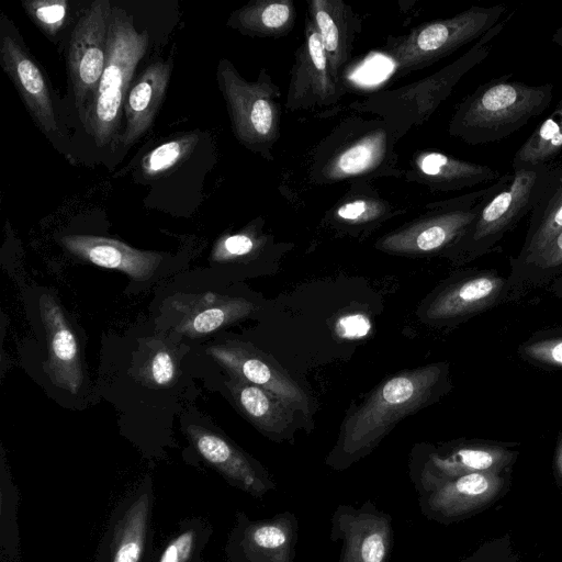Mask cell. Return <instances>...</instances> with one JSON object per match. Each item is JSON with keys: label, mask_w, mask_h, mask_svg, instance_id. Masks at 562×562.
Returning <instances> with one entry per match:
<instances>
[{"label": "cell", "mask_w": 562, "mask_h": 562, "mask_svg": "<svg viewBox=\"0 0 562 562\" xmlns=\"http://www.w3.org/2000/svg\"><path fill=\"white\" fill-rule=\"evenodd\" d=\"M447 375V366L439 363L387 379L346 419L326 465L341 471L368 456L401 419L442 393Z\"/></svg>", "instance_id": "1"}, {"label": "cell", "mask_w": 562, "mask_h": 562, "mask_svg": "<svg viewBox=\"0 0 562 562\" xmlns=\"http://www.w3.org/2000/svg\"><path fill=\"white\" fill-rule=\"evenodd\" d=\"M553 91L552 83L531 86L509 75L490 79L458 104L449 134L470 145L502 140L541 115Z\"/></svg>", "instance_id": "2"}, {"label": "cell", "mask_w": 562, "mask_h": 562, "mask_svg": "<svg viewBox=\"0 0 562 562\" xmlns=\"http://www.w3.org/2000/svg\"><path fill=\"white\" fill-rule=\"evenodd\" d=\"M148 43L146 30L138 32L125 11L112 9L105 67L92 99L79 116L86 132L99 147L109 144L115 147L121 142L124 101Z\"/></svg>", "instance_id": "3"}, {"label": "cell", "mask_w": 562, "mask_h": 562, "mask_svg": "<svg viewBox=\"0 0 562 562\" xmlns=\"http://www.w3.org/2000/svg\"><path fill=\"white\" fill-rule=\"evenodd\" d=\"M515 15L510 12L474 45L428 77L401 88L383 90L363 101L352 104L353 109L381 115L385 123L402 137L413 126L424 124L435 110L451 94L461 78L490 55L493 40Z\"/></svg>", "instance_id": "4"}, {"label": "cell", "mask_w": 562, "mask_h": 562, "mask_svg": "<svg viewBox=\"0 0 562 562\" xmlns=\"http://www.w3.org/2000/svg\"><path fill=\"white\" fill-rule=\"evenodd\" d=\"M507 9L506 4L472 5L453 16L423 23L406 35L391 38L384 53L392 59L397 76L420 70L479 41Z\"/></svg>", "instance_id": "5"}, {"label": "cell", "mask_w": 562, "mask_h": 562, "mask_svg": "<svg viewBox=\"0 0 562 562\" xmlns=\"http://www.w3.org/2000/svg\"><path fill=\"white\" fill-rule=\"evenodd\" d=\"M216 75L236 138L271 159L270 151L280 136V88L266 69L256 81H247L226 59L218 63Z\"/></svg>", "instance_id": "6"}, {"label": "cell", "mask_w": 562, "mask_h": 562, "mask_svg": "<svg viewBox=\"0 0 562 562\" xmlns=\"http://www.w3.org/2000/svg\"><path fill=\"white\" fill-rule=\"evenodd\" d=\"M513 171L476 191L431 204L432 211L382 237L376 247L400 255H423L449 249L465 233L484 203L503 189Z\"/></svg>", "instance_id": "7"}, {"label": "cell", "mask_w": 562, "mask_h": 562, "mask_svg": "<svg viewBox=\"0 0 562 562\" xmlns=\"http://www.w3.org/2000/svg\"><path fill=\"white\" fill-rule=\"evenodd\" d=\"M548 168L513 169L510 181L484 203L465 233L448 249L451 257L465 262L493 251L530 213L538 182Z\"/></svg>", "instance_id": "8"}, {"label": "cell", "mask_w": 562, "mask_h": 562, "mask_svg": "<svg viewBox=\"0 0 562 562\" xmlns=\"http://www.w3.org/2000/svg\"><path fill=\"white\" fill-rule=\"evenodd\" d=\"M155 493L149 476L128 492L110 516L94 562H145L150 552Z\"/></svg>", "instance_id": "9"}, {"label": "cell", "mask_w": 562, "mask_h": 562, "mask_svg": "<svg viewBox=\"0 0 562 562\" xmlns=\"http://www.w3.org/2000/svg\"><path fill=\"white\" fill-rule=\"evenodd\" d=\"M112 9L108 0L93 1L71 33L67 65L79 116L92 99L105 67Z\"/></svg>", "instance_id": "10"}, {"label": "cell", "mask_w": 562, "mask_h": 562, "mask_svg": "<svg viewBox=\"0 0 562 562\" xmlns=\"http://www.w3.org/2000/svg\"><path fill=\"white\" fill-rule=\"evenodd\" d=\"M329 539L341 541L338 562H389L394 546L393 520L370 499L359 507L340 504L330 517Z\"/></svg>", "instance_id": "11"}, {"label": "cell", "mask_w": 562, "mask_h": 562, "mask_svg": "<svg viewBox=\"0 0 562 562\" xmlns=\"http://www.w3.org/2000/svg\"><path fill=\"white\" fill-rule=\"evenodd\" d=\"M299 520L292 512L251 519L237 512L225 544L227 562H295Z\"/></svg>", "instance_id": "12"}, {"label": "cell", "mask_w": 562, "mask_h": 562, "mask_svg": "<svg viewBox=\"0 0 562 562\" xmlns=\"http://www.w3.org/2000/svg\"><path fill=\"white\" fill-rule=\"evenodd\" d=\"M346 92L330 72L319 34L307 16L304 40L295 52L286 94L289 111L336 105Z\"/></svg>", "instance_id": "13"}, {"label": "cell", "mask_w": 562, "mask_h": 562, "mask_svg": "<svg viewBox=\"0 0 562 562\" xmlns=\"http://www.w3.org/2000/svg\"><path fill=\"white\" fill-rule=\"evenodd\" d=\"M186 434L198 456L232 486L258 499L276 490L268 470L223 435L196 424Z\"/></svg>", "instance_id": "14"}, {"label": "cell", "mask_w": 562, "mask_h": 562, "mask_svg": "<svg viewBox=\"0 0 562 562\" xmlns=\"http://www.w3.org/2000/svg\"><path fill=\"white\" fill-rule=\"evenodd\" d=\"M400 137L384 122L374 128L344 142L337 149L315 165L312 176L317 182L333 183L356 177L380 176L393 167V143Z\"/></svg>", "instance_id": "15"}, {"label": "cell", "mask_w": 562, "mask_h": 562, "mask_svg": "<svg viewBox=\"0 0 562 562\" xmlns=\"http://www.w3.org/2000/svg\"><path fill=\"white\" fill-rule=\"evenodd\" d=\"M507 278L495 270H477L445 285L426 308L427 321L457 323L506 303Z\"/></svg>", "instance_id": "16"}, {"label": "cell", "mask_w": 562, "mask_h": 562, "mask_svg": "<svg viewBox=\"0 0 562 562\" xmlns=\"http://www.w3.org/2000/svg\"><path fill=\"white\" fill-rule=\"evenodd\" d=\"M0 64L14 83L35 124L46 134L56 133V114L44 74L20 38L3 22Z\"/></svg>", "instance_id": "17"}, {"label": "cell", "mask_w": 562, "mask_h": 562, "mask_svg": "<svg viewBox=\"0 0 562 562\" xmlns=\"http://www.w3.org/2000/svg\"><path fill=\"white\" fill-rule=\"evenodd\" d=\"M206 352L232 375L262 387L289 407L308 412V401L303 390L251 346L228 340L209 347Z\"/></svg>", "instance_id": "18"}, {"label": "cell", "mask_w": 562, "mask_h": 562, "mask_svg": "<svg viewBox=\"0 0 562 562\" xmlns=\"http://www.w3.org/2000/svg\"><path fill=\"white\" fill-rule=\"evenodd\" d=\"M167 307L173 331L192 339L213 334L255 311V305L243 297L213 292L176 294Z\"/></svg>", "instance_id": "19"}, {"label": "cell", "mask_w": 562, "mask_h": 562, "mask_svg": "<svg viewBox=\"0 0 562 562\" xmlns=\"http://www.w3.org/2000/svg\"><path fill=\"white\" fill-rule=\"evenodd\" d=\"M38 306L47 340L46 370L49 379L58 387L76 394L83 382L76 335L54 296L43 294Z\"/></svg>", "instance_id": "20"}, {"label": "cell", "mask_w": 562, "mask_h": 562, "mask_svg": "<svg viewBox=\"0 0 562 562\" xmlns=\"http://www.w3.org/2000/svg\"><path fill=\"white\" fill-rule=\"evenodd\" d=\"M63 247L98 267L124 272L136 280L150 278L162 260L161 254L136 249L121 240L92 235H65Z\"/></svg>", "instance_id": "21"}, {"label": "cell", "mask_w": 562, "mask_h": 562, "mask_svg": "<svg viewBox=\"0 0 562 562\" xmlns=\"http://www.w3.org/2000/svg\"><path fill=\"white\" fill-rule=\"evenodd\" d=\"M307 16L316 27L326 53L333 78L340 81L344 67L351 59L361 21L341 0H310Z\"/></svg>", "instance_id": "22"}, {"label": "cell", "mask_w": 562, "mask_h": 562, "mask_svg": "<svg viewBox=\"0 0 562 562\" xmlns=\"http://www.w3.org/2000/svg\"><path fill=\"white\" fill-rule=\"evenodd\" d=\"M501 177L502 173L491 166L431 150L418 153L407 173V179L423 183L432 191L442 192L493 183Z\"/></svg>", "instance_id": "23"}, {"label": "cell", "mask_w": 562, "mask_h": 562, "mask_svg": "<svg viewBox=\"0 0 562 562\" xmlns=\"http://www.w3.org/2000/svg\"><path fill=\"white\" fill-rule=\"evenodd\" d=\"M562 229V162L541 176L529 213V224L520 251L510 259L515 269L538 252Z\"/></svg>", "instance_id": "24"}, {"label": "cell", "mask_w": 562, "mask_h": 562, "mask_svg": "<svg viewBox=\"0 0 562 562\" xmlns=\"http://www.w3.org/2000/svg\"><path fill=\"white\" fill-rule=\"evenodd\" d=\"M172 63L157 59L130 87L125 101V127L121 143L135 144L153 125L165 98Z\"/></svg>", "instance_id": "25"}, {"label": "cell", "mask_w": 562, "mask_h": 562, "mask_svg": "<svg viewBox=\"0 0 562 562\" xmlns=\"http://www.w3.org/2000/svg\"><path fill=\"white\" fill-rule=\"evenodd\" d=\"M225 384L240 411L258 429L273 440L286 438L292 418L285 403L262 387L232 374Z\"/></svg>", "instance_id": "26"}, {"label": "cell", "mask_w": 562, "mask_h": 562, "mask_svg": "<svg viewBox=\"0 0 562 562\" xmlns=\"http://www.w3.org/2000/svg\"><path fill=\"white\" fill-rule=\"evenodd\" d=\"M562 274V229L507 277L506 303L547 288Z\"/></svg>", "instance_id": "27"}, {"label": "cell", "mask_w": 562, "mask_h": 562, "mask_svg": "<svg viewBox=\"0 0 562 562\" xmlns=\"http://www.w3.org/2000/svg\"><path fill=\"white\" fill-rule=\"evenodd\" d=\"M295 19L291 0H256L236 10L229 24L246 35L279 37L293 29Z\"/></svg>", "instance_id": "28"}, {"label": "cell", "mask_w": 562, "mask_h": 562, "mask_svg": "<svg viewBox=\"0 0 562 562\" xmlns=\"http://www.w3.org/2000/svg\"><path fill=\"white\" fill-rule=\"evenodd\" d=\"M562 153V95L547 116L516 150L513 169L549 167Z\"/></svg>", "instance_id": "29"}, {"label": "cell", "mask_w": 562, "mask_h": 562, "mask_svg": "<svg viewBox=\"0 0 562 562\" xmlns=\"http://www.w3.org/2000/svg\"><path fill=\"white\" fill-rule=\"evenodd\" d=\"M212 535L213 527L206 518H184L165 543L155 562H201Z\"/></svg>", "instance_id": "30"}, {"label": "cell", "mask_w": 562, "mask_h": 562, "mask_svg": "<svg viewBox=\"0 0 562 562\" xmlns=\"http://www.w3.org/2000/svg\"><path fill=\"white\" fill-rule=\"evenodd\" d=\"M0 562L20 561L19 490L2 469L0 483Z\"/></svg>", "instance_id": "31"}, {"label": "cell", "mask_w": 562, "mask_h": 562, "mask_svg": "<svg viewBox=\"0 0 562 562\" xmlns=\"http://www.w3.org/2000/svg\"><path fill=\"white\" fill-rule=\"evenodd\" d=\"M196 142L198 136L191 133L157 146L144 157V175L155 178L168 172L190 155Z\"/></svg>", "instance_id": "32"}, {"label": "cell", "mask_w": 562, "mask_h": 562, "mask_svg": "<svg viewBox=\"0 0 562 562\" xmlns=\"http://www.w3.org/2000/svg\"><path fill=\"white\" fill-rule=\"evenodd\" d=\"M148 347L139 367L140 380L153 386H168L177 374L175 356L160 340H150Z\"/></svg>", "instance_id": "33"}, {"label": "cell", "mask_w": 562, "mask_h": 562, "mask_svg": "<svg viewBox=\"0 0 562 562\" xmlns=\"http://www.w3.org/2000/svg\"><path fill=\"white\" fill-rule=\"evenodd\" d=\"M518 352L531 363L562 369V333L537 334L521 344Z\"/></svg>", "instance_id": "34"}, {"label": "cell", "mask_w": 562, "mask_h": 562, "mask_svg": "<svg viewBox=\"0 0 562 562\" xmlns=\"http://www.w3.org/2000/svg\"><path fill=\"white\" fill-rule=\"evenodd\" d=\"M387 213H390V206L382 200L359 196L337 206L333 217L340 223L360 225L380 220Z\"/></svg>", "instance_id": "35"}, {"label": "cell", "mask_w": 562, "mask_h": 562, "mask_svg": "<svg viewBox=\"0 0 562 562\" xmlns=\"http://www.w3.org/2000/svg\"><path fill=\"white\" fill-rule=\"evenodd\" d=\"M23 8L32 21L47 35H56L66 21L68 3L65 0L23 1Z\"/></svg>", "instance_id": "36"}, {"label": "cell", "mask_w": 562, "mask_h": 562, "mask_svg": "<svg viewBox=\"0 0 562 562\" xmlns=\"http://www.w3.org/2000/svg\"><path fill=\"white\" fill-rule=\"evenodd\" d=\"M259 247V240L250 233H237L222 237L213 247L211 259L227 262L250 255Z\"/></svg>", "instance_id": "37"}, {"label": "cell", "mask_w": 562, "mask_h": 562, "mask_svg": "<svg viewBox=\"0 0 562 562\" xmlns=\"http://www.w3.org/2000/svg\"><path fill=\"white\" fill-rule=\"evenodd\" d=\"M336 334L346 339L362 338L371 330V322L361 313L348 314L336 322Z\"/></svg>", "instance_id": "38"}, {"label": "cell", "mask_w": 562, "mask_h": 562, "mask_svg": "<svg viewBox=\"0 0 562 562\" xmlns=\"http://www.w3.org/2000/svg\"><path fill=\"white\" fill-rule=\"evenodd\" d=\"M546 292L553 297L562 299V274L546 288Z\"/></svg>", "instance_id": "39"}, {"label": "cell", "mask_w": 562, "mask_h": 562, "mask_svg": "<svg viewBox=\"0 0 562 562\" xmlns=\"http://www.w3.org/2000/svg\"><path fill=\"white\" fill-rule=\"evenodd\" d=\"M552 41L562 49V26L558 27L552 34Z\"/></svg>", "instance_id": "40"}]
</instances>
